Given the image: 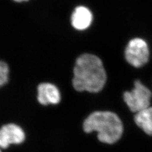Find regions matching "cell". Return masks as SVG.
I'll use <instances>...</instances> for the list:
<instances>
[{
    "instance_id": "277c9868",
    "label": "cell",
    "mask_w": 152,
    "mask_h": 152,
    "mask_svg": "<svg viewBox=\"0 0 152 152\" xmlns=\"http://www.w3.org/2000/svg\"><path fill=\"white\" fill-rule=\"evenodd\" d=\"M127 61L136 68L145 64L149 60V51L147 43L142 39H132L127 44L125 52Z\"/></svg>"
},
{
    "instance_id": "5b68a950",
    "label": "cell",
    "mask_w": 152,
    "mask_h": 152,
    "mask_svg": "<svg viewBox=\"0 0 152 152\" xmlns=\"http://www.w3.org/2000/svg\"><path fill=\"white\" fill-rule=\"evenodd\" d=\"M25 139V134L19 126L10 124L3 126L0 130V145L5 149L11 144H19Z\"/></svg>"
},
{
    "instance_id": "6da1fadb",
    "label": "cell",
    "mask_w": 152,
    "mask_h": 152,
    "mask_svg": "<svg viewBox=\"0 0 152 152\" xmlns=\"http://www.w3.org/2000/svg\"><path fill=\"white\" fill-rule=\"evenodd\" d=\"M73 75V86L78 91L99 92L107 81L102 61L96 55L90 54H84L78 58Z\"/></svg>"
},
{
    "instance_id": "7a4b0ae2",
    "label": "cell",
    "mask_w": 152,
    "mask_h": 152,
    "mask_svg": "<svg viewBox=\"0 0 152 152\" xmlns=\"http://www.w3.org/2000/svg\"><path fill=\"white\" fill-rule=\"evenodd\" d=\"M83 128L87 133L96 131L100 141L110 144L120 139L124 131L119 117L109 111H98L90 114L85 120Z\"/></svg>"
},
{
    "instance_id": "30bf717a",
    "label": "cell",
    "mask_w": 152,
    "mask_h": 152,
    "mask_svg": "<svg viewBox=\"0 0 152 152\" xmlns=\"http://www.w3.org/2000/svg\"><path fill=\"white\" fill-rule=\"evenodd\" d=\"M16 2H22V1H27L28 0H14Z\"/></svg>"
},
{
    "instance_id": "52a82bcc",
    "label": "cell",
    "mask_w": 152,
    "mask_h": 152,
    "mask_svg": "<svg viewBox=\"0 0 152 152\" xmlns=\"http://www.w3.org/2000/svg\"><path fill=\"white\" fill-rule=\"evenodd\" d=\"M92 20L90 10L84 6L77 7L71 17V23L73 27L77 30H85L88 27Z\"/></svg>"
},
{
    "instance_id": "8992f818",
    "label": "cell",
    "mask_w": 152,
    "mask_h": 152,
    "mask_svg": "<svg viewBox=\"0 0 152 152\" xmlns=\"http://www.w3.org/2000/svg\"><path fill=\"white\" fill-rule=\"evenodd\" d=\"M37 100L42 105L56 104L60 100V94L58 88L50 83H42L37 87Z\"/></svg>"
},
{
    "instance_id": "9c48e42d",
    "label": "cell",
    "mask_w": 152,
    "mask_h": 152,
    "mask_svg": "<svg viewBox=\"0 0 152 152\" xmlns=\"http://www.w3.org/2000/svg\"><path fill=\"white\" fill-rule=\"evenodd\" d=\"M9 66L4 61L0 63V86L5 85L9 80Z\"/></svg>"
},
{
    "instance_id": "ba28073f",
    "label": "cell",
    "mask_w": 152,
    "mask_h": 152,
    "mask_svg": "<svg viewBox=\"0 0 152 152\" xmlns=\"http://www.w3.org/2000/svg\"><path fill=\"white\" fill-rule=\"evenodd\" d=\"M134 120L136 125L144 132L152 136V107H149L136 113Z\"/></svg>"
},
{
    "instance_id": "3957f363",
    "label": "cell",
    "mask_w": 152,
    "mask_h": 152,
    "mask_svg": "<svg viewBox=\"0 0 152 152\" xmlns=\"http://www.w3.org/2000/svg\"><path fill=\"white\" fill-rule=\"evenodd\" d=\"M152 96L150 90L137 80L135 82L134 88L124 94V99L131 110L136 113L150 107Z\"/></svg>"
}]
</instances>
